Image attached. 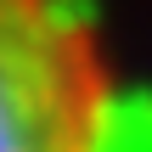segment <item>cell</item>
<instances>
[{"instance_id": "cell-1", "label": "cell", "mask_w": 152, "mask_h": 152, "mask_svg": "<svg viewBox=\"0 0 152 152\" xmlns=\"http://www.w3.org/2000/svg\"><path fill=\"white\" fill-rule=\"evenodd\" d=\"M113 79L73 0H0V152H102Z\"/></svg>"}]
</instances>
